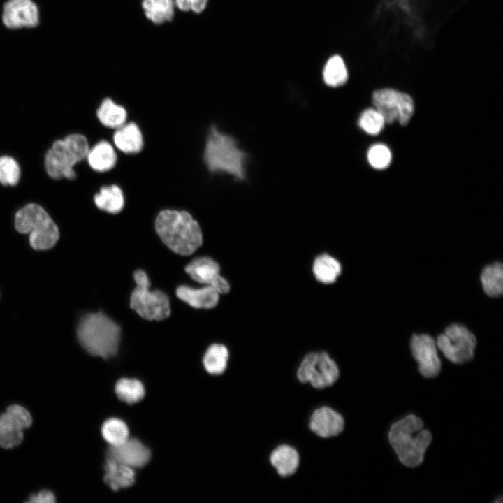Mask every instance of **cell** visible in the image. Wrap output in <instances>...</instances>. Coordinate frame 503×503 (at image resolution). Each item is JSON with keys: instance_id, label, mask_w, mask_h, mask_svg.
I'll use <instances>...</instances> for the list:
<instances>
[{"instance_id": "cell-28", "label": "cell", "mask_w": 503, "mask_h": 503, "mask_svg": "<svg viewBox=\"0 0 503 503\" xmlns=\"http://www.w3.org/2000/svg\"><path fill=\"white\" fill-rule=\"evenodd\" d=\"M323 78L325 83L332 87L344 85L348 79V72L342 58L333 55L326 62Z\"/></svg>"}, {"instance_id": "cell-19", "label": "cell", "mask_w": 503, "mask_h": 503, "mask_svg": "<svg viewBox=\"0 0 503 503\" xmlns=\"http://www.w3.org/2000/svg\"><path fill=\"white\" fill-rule=\"evenodd\" d=\"M86 158L90 168L98 173L110 170L117 161V153L107 140H101L89 148Z\"/></svg>"}, {"instance_id": "cell-15", "label": "cell", "mask_w": 503, "mask_h": 503, "mask_svg": "<svg viewBox=\"0 0 503 503\" xmlns=\"http://www.w3.org/2000/svg\"><path fill=\"white\" fill-rule=\"evenodd\" d=\"M4 24L10 29L34 27L38 23V10L31 0H8L4 5Z\"/></svg>"}, {"instance_id": "cell-2", "label": "cell", "mask_w": 503, "mask_h": 503, "mask_svg": "<svg viewBox=\"0 0 503 503\" xmlns=\"http://www.w3.org/2000/svg\"><path fill=\"white\" fill-rule=\"evenodd\" d=\"M388 439L400 462L407 467H416L423 461L432 435L424 428L421 418L409 414L391 426Z\"/></svg>"}, {"instance_id": "cell-4", "label": "cell", "mask_w": 503, "mask_h": 503, "mask_svg": "<svg viewBox=\"0 0 503 503\" xmlns=\"http://www.w3.org/2000/svg\"><path fill=\"white\" fill-rule=\"evenodd\" d=\"M77 337L89 354L106 359L118 351L121 328L102 312L89 313L79 321Z\"/></svg>"}, {"instance_id": "cell-10", "label": "cell", "mask_w": 503, "mask_h": 503, "mask_svg": "<svg viewBox=\"0 0 503 503\" xmlns=\"http://www.w3.org/2000/svg\"><path fill=\"white\" fill-rule=\"evenodd\" d=\"M372 103L384 119L386 124H388L396 121L402 126L407 124L414 111L411 97L393 89L374 91L372 94Z\"/></svg>"}, {"instance_id": "cell-31", "label": "cell", "mask_w": 503, "mask_h": 503, "mask_svg": "<svg viewBox=\"0 0 503 503\" xmlns=\"http://www.w3.org/2000/svg\"><path fill=\"white\" fill-rule=\"evenodd\" d=\"M386 122L381 115L375 108L365 110L359 117L358 125L362 130L370 135L379 134Z\"/></svg>"}, {"instance_id": "cell-23", "label": "cell", "mask_w": 503, "mask_h": 503, "mask_svg": "<svg viewBox=\"0 0 503 503\" xmlns=\"http://www.w3.org/2000/svg\"><path fill=\"white\" fill-rule=\"evenodd\" d=\"M127 111L112 99L105 98L96 110V117L104 126L116 129L124 125L127 119Z\"/></svg>"}, {"instance_id": "cell-21", "label": "cell", "mask_w": 503, "mask_h": 503, "mask_svg": "<svg viewBox=\"0 0 503 503\" xmlns=\"http://www.w3.org/2000/svg\"><path fill=\"white\" fill-rule=\"evenodd\" d=\"M94 202L99 210L110 214H117L124 206V192L117 184L103 186L94 194Z\"/></svg>"}, {"instance_id": "cell-29", "label": "cell", "mask_w": 503, "mask_h": 503, "mask_svg": "<svg viewBox=\"0 0 503 503\" xmlns=\"http://www.w3.org/2000/svg\"><path fill=\"white\" fill-rule=\"evenodd\" d=\"M117 397L127 404L140 402L145 396L143 384L137 379L123 378L117 381L115 385Z\"/></svg>"}, {"instance_id": "cell-11", "label": "cell", "mask_w": 503, "mask_h": 503, "mask_svg": "<svg viewBox=\"0 0 503 503\" xmlns=\"http://www.w3.org/2000/svg\"><path fill=\"white\" fill-rule=\"evenodd\" d=\"M32 423V418L28 410L19 404L9 406L0 415V446L12 449L23 440V430Z\"/></svg>"}, {"instance_id": "cell-34", "label": "cell", "mask_w": 503, "mask_h": 503, "mask_svg": "<svg viewBox=\"0 0 503 503\" xmlns=\"http://www.w3.org/2000/svg\"><path fill=\"white\" fill-rule=\"evenodd\" d=\"M175 6L182 11L203 12L208 0H173Z\"/></svg>"}, {"instance_id": "cell-13", "label": "cell", "mask_w": 503, "mask_h": 503, "mask_svg": "<svg viewBox=\"0 0 503 503\" xmlns=\"http://www.w3.org/2000/svg\"><path fill=\"white\" fill-rule=\"evenodd\" d=\"M219 271V264L207 256L196 258L185 267V272L193 280L212 286L219 294L227 293L230 291L229 283L220 275Z\"/></svg>"}, {"instance_id": "cell-22", "label": "cell", "mask_w": 503, "mask_h": 503, "mask_svg": "<svg viewBox=\"0 0 503 503\" xmlns=\"http://www.w3.org/2000/svg\"><path fill=\"white\" fill-rule=\"evenodd\" d=\"M104 469V481L113 490L130 487L135 482V472L128 466L107 459Z\"/></svg>"}, {"instance_id": "cell-3", "label": "cell", "mask_w": 503, "mask_h": 503, "mask_svg": "<svg viewBox=\"0 0 503 503\" xmlns=\"http://www.w3.org/2000/svg\"><path fill=\"white\" fill-rule=\"evenodd\" d=\"M203 159L211 173H227L239 180L246 177V153L233 136L221 132L214 125L208 131Z\"/></svg>"}, {"instance_id": "cell-6", "label": "cell", "mask_w": 503, "mask_h": 503, "mask_svg": "<svg viewBox=\"0 0 503 503\" xmlns=\"http://www.w3.org/2000/svg\"><path fill=\"white\" fill-rule=\"evenodd\" d=\"M15 227L20 233L29 234V243L36 250L50 249L59 237L56 224L48 212L36 203H29L16 212Z\"/></svg>"}, {"instance_id": "cell-24", "label": "cell", "mask_w": 503, "mask_h": 503, "mask_svg": "<svg viewBox=\"0 0 503 503\" xmlns=\"http://www.w3.org/2000/svg\"><path fill=\"white\" fill-rule=\"evenodd\" d=\"M313 274L317 281L325 284L334 283L342 272L340 263L328 254L319 255L314 261Z\"/></svg>"}, {"instance_id": "cell-35", "label": "cell", "mask_w": 503, "mask_h": 503, "mask_svg": "<svg viewBox=\"0 0 503 503\" xmlns=\"http://www.w3.org/2000/svg\"><path fill=\"white\" fill-rule=\"evenodd\" d=\"M29 503H53L56 502L54 494L48 490H43L32 494L27 501Z\"/></svg>"}, {"instance_id": "cell-27", "label": "cell", "mask_w": 503, "mask_h": 503, "mask_svg": "<svg viewBox=\"0 0 503 503\" xmlns=\"http://www.w3.org/2000/svg\"><path fill=\"white\" fill-rule=\"evenodd\" d=\"M481 281L485 293L491 297H497L503 291V268L497 262L486 266L481 275Z\"/></svg>"}, {"instance_id": "cell-9", "label": "cell", "mask_w": 503, "mask_h": 503, "mask_svg": "<svg viewBox=\"0 0 503 503\" xmlns=\"http://www.w3.org/2000/svg\"><path fill=\"white\" fill-rule=\"evenodd\" d=\"M444 356L451 362L462 364L470 361L474 355L476 339L467 328L452 324L439 335L435 341Z\"/></svg>"}, {"instance_id": "cell-12", "label": "cell", "mask_w": 503, "mask_h": 503, "mask_svg": "<svg viewBox=\"0 0 503 503\" xmlns=\"http://www.w3.org/2000/svg\"><path fill=\"white\" fill-rule=\"evenodd\" d=\"M410 347L413 357L418 362L420 373L426 378L438 376L442 363L435 340L427 334L414 335Z\"/></svg>"}, {"instance_id": "cell-18", "label": "cell", "mask_w": 503, "mask_h": 503, "mask_svg": "<svg viewBox=\"0 0 503 503\" xmlns=\"http://www.w3.org/2000/svg\"><path fill=\"white\" fill-rule=\"evenodd\" d=\"M176 295L180 300L196 309H212L217 305L219 299V293L208 285L200 289L180 286L176 289Z\"/></svg>"}, {"instance_id": "cell-30", "label": "cell", "mask_w": 503, "mask_h": 503, "mask_svg": "<svg viewBox=\"0 0 503 503\" xmlns=\"http://www.w3.org/2000/svg\"><path fill=\"white\" fill-rule=\"evenodd\" d=\"M104 439L110 446H116L129 439V429L126 423L119 418L106 420L101 428Z\"/></svg>"}, {"instance_id": "cell-25", "label": "cell", "mask_w": 503, "mask_h": 503, "mask_svg": "<svg viewBox=\"0 0 503 503\" xmlns=\"http://www.w3.org/2000/svg\"><path fill=\"white\" fill-rule=\"evenodd\" d=\"M228 358V350L224 345L213 344L207 348L204 354V367L210 374H221L227 367Z\"/></svg>"}, {"instance_id": "cell-8", "label": "cell", "mask_w": 503, "mask_h": 503, "mask_svg": "<svg viewBox=\"0 0 503 503\" xmlns=\"http://www.w3.org/2000/svg\"><path fill=\"white\" fill-rule=\"evenodd\" d=\"M301 383L309 382L316 389L333 386L340 377L335 362L325 351L307 353L302 360L296 373Z\"/></svg>"}, {"instance_id": "cell-7", "label": "cell", "mask_w": 503, "mask_h": 503, "mask_svg": "<svg viewBox=\"0 0 503 503\" xmlns=\"http://www.w3.org/2000/svg\"><path fill=\"white\" fill-rule=\"evenodd\" d=\"M136 286L130 297V307L142 318L148 321H161L170 314L168 296L160 290L150 291V282L143 270L133 273Z\"/></svg>"}, {"instance_id": "cell-32", "label": "cell", "mask_w": 503, "mask_h": 503, "mask_svg": "<svg viewBox=\"0 0 503 503\" xmlns=\"http://www.w3.org/2000/svg\"><path fill=\"white\" fill-rule=\"evenodd\" d=\"M20 177V168L17 162L11 156H0V183L3 185L15 186Z\"/></svg>"}, {"instance_id": "cell-16", "label": "cell", "mask_w": 503, "mask_h": 503, "mask_svg": "<svg viewBox=\"0 0 503 503\" xmlns=\"http://www.w3.org/2000/svg\"><path fill=\"white\" fill-rule=\"evenodd\" d=\"M309 427L319 437L329 438L342 432L344 420L340 413L329 407L323 406L312 412Z\"/></svg>"}, {"instance_id": "cell-20", "label": "cell", "mask_w": 503, "mask_h": 503, "mask_svg": "<svg viewBox=\"0 0 503 503\" xmlns=\"http://www.w3.org/2000/svg\"><path fill=\"white\" fill-rule=\"evenodd\" d=\"M300 457L293 447L282 444L276 447L270 455V462L282 477L294 474L298 467Z\"/></svg>"}, {"instance_id": "cell-26", "label": "cell", "mask_w": 503, "mask_h": 503, "mask_svg": "<svg viewBox=\"0 0 503 503\" xmlns=\"http://www.w3.org/2000/svg\"><path fill=\"white\" fill-rule=\"evenodd\" d=\"M142 6L147 18L156 24L169 22L174 16L173 0H143Z\"/></svg>"}, {"instance_id": "cell-17", "label": "cell", "mask_w": 503, "mask_h": 503, "mask_svg": "<svg viewBox=\"0 0 503 503\" xmlns=\"http://www.w3.org/2000/svg\"><path fill=\"white\" fill-rule=\"evenodd\" d=\"M112 139L116 147L126 154L140 152L144 145L142 131L134 122L125 123L116 129Z\"/></svg>"}, {"instance_id": "cell-14", "label": "cell", "mask_w": 503, "mask_h": 503, "mask_svg": "<svg viewBox=\"0 0 503 503\" xmlns=\"http://www.w3.org/2000/svg\"><path fill=\"white\" fill-rule=\"evenodd\" d=\"M106 457L132 469L145 465L150 458V450L136 439H127L120 444L110 446Z\"/></svg>"}, {"instance_id": "cell-1", "label": "cell", "mask_w": 503, "mask_h": 503, "mask_svg": "<svg viewBox=\"0 0 503 503\" xmlns=\"http://www.w3.org/2000/svg\"><path fill=\"white\" fill-rule=\"evenodd\" d=\"M155 230L170 250L182 256L192 254L203 243L198 223L184 210L160 211L155 220Z\"/></svg>"}, {"instance_id": "cell-33", "label": "cell", "mask_w": 503, "mask_h": 503, "mask_svg": "<svg viewBox=\"0 0 503 503\" xmlns=\"http://www.w3.org/2000/svg\"><path fill=\"white\" fill-rule=\"evenodd\" d=\"M367 158L370 165L379 170L388 168L392 161V154L390 149L384 144H375L367 151Z\"/></svg>"}, {"instance_id": "cell-5", "label": "cell", "mask_w": 503, "mask_h": 503, "mask_svg": "<svg viewBox=\"0 0 503 503\" xmlns=\"http://www.w3.org/2000/svg\"><path fill=\"white\" fill-rule=\"evenodd\" d=\"M89 149L87 138L80 133H72L56 140L45 156L47 173L54 180H74L76 173L73 168L86 158Z\"/></svg>"}]
</instances>
